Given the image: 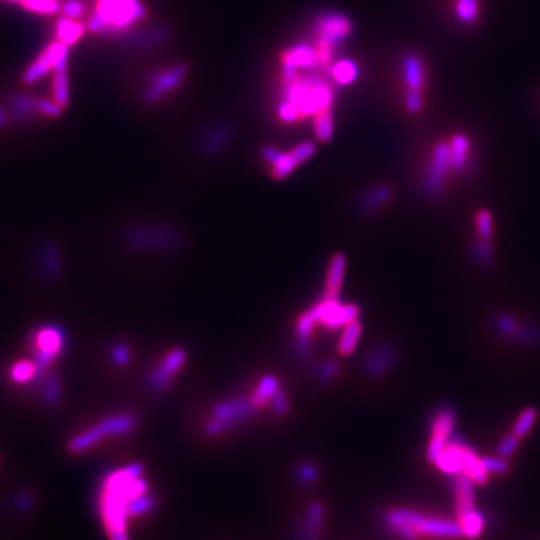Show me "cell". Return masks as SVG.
Listing matches in <instances>:
<instances>
[{
    "instance_id": "1",
    "label": "cell",
    "mask_w": 540,
    "mask_h": 540,
    "mask_svg": "<svg viewBox=\"0 0 540 540\" xmlns=\"http://www.w3.org/2000/svg\"><path fill=\"white\" fill-rule=\"evenodd\" d=\"M149 493L141 464H130L113 470L101 482L98 512L108 540H130V504L134 498Z\"/></svg>"
},
{
    "instance_id": "2",
    "label": "cell",
    "mask_w": 540,
    "mask_h": 540,
    "mask_svg": "<svg viewBox=\"0 0 540 540\" xmlns=\"http://www.w3.org/2000/svg\"><path fill=\"white\" fill-rule=\"evenodd\" d=\"M146 17L147 9L141 0H96L86 27L96 35H126Z\"/></svg>"
},
{
    "instance_id": "3",
    "label": "cell",
    "mask_w": 540,
    "mask_h": 540,
    "mask_svg": "<svg viewBox=\"0 0 540 540\" xmlns=\"http://www.w3.org/2000/svg\"><path fill=\"white\" fill-rule=\"evenodd\" d=\"M281 98L296 105L302 121H305L324 110H330L335 102V87L321 74L302 72L293 82L282 83Z\"/></svg>"
},
{
    "instance_id": "4",
    "label": "cell",
    "mask_w": 540,
    "mask_h": 540,
    "mask_svg": "<svg viewBox=\"0 0 540 540\" xmlns=\"http://www.w3.org/2000/svg\"><path fill=\"white\" fill-rule=\"evenodd\" d=\"M385 523L389 532L401 540H417L420 536L440 539H458L464 536L459 523L426 516L411 509L389 510Z\"/></svg>"
},
{
    "instance_id": "5",
    "label": "cell",
    "mask_w": 540,
    "mask_h": 540,
    "mask_svg": "<svg viewBox=\"0 0 540 540\" xmlns=\"http://www.w3.org/2000/svg\"><path fill=\"white\" fill-rule=\"evenodd\" d=\"M314 35H316V50L318 56V70L329 71L335 62V50L339 44L347 41L353 33L351 18L342 13H323L314 20Z\"/></svg>"
},
{
    "instance_id": "6",
    "label": "cell",
    "mask_w": 540,
    "mask_h": 540,
    "mask_svg": "<svg viewBox=\"0 0 540 540\" xmlns=\"http://www.w3.org/2000/svg\"><path fill=\"white\" fill-rule=\"evenodd\" d=\"M128 248L139 252H169L180 248L183 234L165 225H137L122 234Z\"/></svg>"
},
{
    "instance_id": "7",
    "label": "cell",
    "mask_w": 540,
    "mask_h": 540,
    "mask_svg": "<svg viewBox=\"0 0 540 540\" xmlns=\"http://www.w3.org/2000/svg\"><path fill=\"white\" fill-rule=\"evenodd\" d=\"M137 426V419L130 413L113 415L98 422L96 425L91 426L80 434L72 437L68 443V449L72 454H83L89 449L95 447L102 440L110 437H123L131 434Z\"/></svg>"
},
{
    "instance_id": "8",
    "label": "cell",
    "mask_w": 540,
    "mask_h": 540,
    "mask_svg": "<svg viewBox=\"0 0 540 540\" xmlns=\"http://www.w3.org/2000/svg\"><path fill=\"white\" fill-rule=\"evenodd\" d=\"M259 408L254 406L251 398H230L212 408V416L206 422L204 434L208 437L221 435L242 422L249 419Z\"/></svg>"
},
{
    "instance_id": "9",
    "label": "cell",
    "mask_w": 540,
    "mask_h": 540,
    "mask_svg": "<svg viewBox=\"0 0 540 540\" xmlns=\"http://www.w3.org/2000/svg\"><path fill=\"white\" fill-rule=\"evenodd\" d=\"M318 70V56L316 45L309 43H296L288 47L281 56L282 83L293 82L302 72Z\"/></svg>"
},
{
    "instance_id": "10",
    "label": "cell",
    "mask_w": 540,
    "mask_h": 540,
    "mask_svg": "<svg viewBox=\"0 0 540 540\" xmlns=\"http://www.w3.org/2000/svg\"><path fill=\"white\" fill-rule=\"evenodd\" d=\"M455 425L456 415L454 408L441 407L435 411L431 420V438L426 447V459L429 464H435L441 452L447 447L449 441L454 437Z\"/></svg>"
},
{
    "instance_id": "11",
    "label": "cell",
    "mask_w": 540,
    "mask_h": 540,
    "mask_svg": "<svg viewBox=\"0 0 540 540\" xmlns=\"http://www.w3.org/2000/svg\"><path fill=\"white\" fill-rule=\"evenodd\" d=\"M186 74H188V68L185 65H173L162 71L155 72L144 91V101L147 104L160 102L164 98H167V95L179 89L186 78Z\"/></svg>"
},
{
    "instance_id": "12",
    "label": "cell",
    "mask_w": 540,
    "mask_h": 540,
    "mask_svg": "<svg viewBox=\"0 0 540 540\" xmlns=\"http://www.w3.org/2000/svg\"><path fill=\"white\" fill-rule=\"evenodd\" d=\"M399 360V350L392 342H378L367 353L363 372L372 380L383 378L395 368Z\"/></svg>"
},
{
    "instance_id": "13",
    "label": "cell",
    "mask_w": 540,
    "mask_h": 540,
    "mask_svg": "<svg viewBox=\"0 0 540 540\" xmlns=\"http://www.w3.org/2000/svg\"><path fill=\"white\" fill-rule=\"evenodd\" d=\"M186 359L188 356H186L183 348H173L170 353H167L165 357L158 363V367L153 368L149 377H147V385L155 394H161L170 386L173 378L183 368Z\"/></svg>"
},
{
    "instance_id": "14",
    "label": "cell",
    "mask_w": 540,
    "mask_h": 540,
    "mask_svg": "<svg viewBox=\"0 0 540 540\" xmlns=\"http://www.w3.org/2000/svg\"><path fill=\"white\" fill-rule=\"evenodd\" d=\"M450 170V147L447 143H438L432 152V158L424 176V190L431 197H435L445 186L446 174Z\"/></svg>"
},
{
    "instance_id": "15",
    "label": "cell",
    "mask_w": 540,
    "mask_h": 540,
    "mask_svg": "<svg viewBox=\"0 0 540 540\" xmlns=\"http://www.w3.org/2000/svg\"><path fill=\"white\" fill-rule=\"evenodd\" d=\"M261 158L270 165V173L275 180L287 179L299 167L290 151L284 152L275 146H264L261 149Z\"/></svg>"
},
{
    "instance_id": "16",
    "label": "cell",
    "mask_w": 540,
    "mask_h": 540,
    "mask_svg": "<svg viewBox=\"0 0 540 540\" xmlns=\"http://www.w3.org/2000/svg\"><path fill=\"white\" fill-rule=\"evenodd\" d=\"M66 344V335L65 330L57 326V324H52V326H45L39 329L35 335V353H43L53 357L54 360L62 355Z\"/></svg>"
},
{
    "instance_id": "17",
    "label": "cell",
    "mask_w": 540,
    "mask_h": 540,
    "mask_svg": "<svg viewBox=\"0 0 540 540\" xmlns=\"http://www.w3.org/2000/svg\"><path fill=\"white\" fill-rule=\"evenodd\" d=\"M231 132V126L227 122H218L208 128L200 141L201 153L209 158L221 153L230 143Z\"/></svg>"
},
{
    "instance_id": "18",
    "label": "cell",
    "mask_w": 540,
    "mask_h": 540,
    "mask_svg": "<svg viewBox=\"0 0 540 540\" xmlns=\"http://www.w3.org/2000/svg\"><path fill=\"white\" fill-rule=\"evenodd\" d=\"M316 318L312 317L309 309L303 312L296 324V339H294V351L299 359L305 360L312 353V333L317 326Z\"/></svg>"
},
{
    "instance_id": "19",
    "label": "cell",
    "mask_w": 540,
    "mask_h": 540,
    "mask_svg": "<svg viewBox=\"0 0 540 540\" xmlns=\"http://www.w3.org/2000/svg\"><path fill=\"white\" fill-rule=\"evenodd\" d=\"M394 199V190L387 185H376L369 188L359 200L360 212L367 216L378 213Z\"/></svg>"
},
{
    "instance_id": "20",
    "label": "cell",
    "mask_w": 540,
    "mask_h": 540,
    "mask_svg": "<svg viewBox=\"0 0 540 540\" xmlns=\"http://www.w3.org/2000/svg\"><path fill=\"white\" fill-rule=\"evenodd\" d=\"M465 443L463 440L452 437L447 447L441 452L435 465L445 475H458L463 471V449Z\"/></svg>"
},
{
    "instance_id": "21",
    "label": "cell",
    "mask_w": 540,
    "mask_h": 540,
    "mask_svg": "<svg viewBox=\"0 0 540 540\" xmlns=\"http://www.w3.org/2000/svg\"><path fill=\"white\" fill-rule=\"evenodd\" d=\"M455 495H456V514L458 518L464 516L476 510L475 502V482L463 471L455 475Z\"/></svg>"
},
{
    "instance_id": "22",
    "label": "cell",
    "mask_w": 540,
    "mask_h": 540,
    "mask_svg": "<svg viewBox=\"0 0 540 540\" xmlns=\"http://www.w3.org/2000/svg\"><path fill=\"white\" fill-rule=\"evenodd\" d=\"M324 516H326L324 504L321 502H312L307 509L305 519H303L300 540H318V536L323 532Z\"/></svg>"
},
{
    "instance_id": "23",
    "label": "cell",
    "mask_w": 540,
    "mask_h": 540,
    "mask_svg": "<svg viewBox=\"0 0 540 540\" xmlns=\"http://www.w3.org/2000/svg\"><path fill=\"white\" fill-rule=\"evenodd\" d=\"M86 31H87L86 24H83L82 22H78V20L62 17V18L57 20L56 27H54V35H56L57 41H61L62 44L71 48L82 41V38L84 36Z\"/></svg>"
},
{
    "instance_id": "24",
    "label": "cell",
    "mask_w": 540,
    "mask_h": 540,
    "mask_svg": "<svg viewBox=\"0 0 540 540\" xmlns=\"http://www.w3.org/2000/svg\"><path fill=\"white\" fill-rule=\"evenodd\" d=\"M347 270V257L342 252L333 254L330 259L327 275H326V293L327 296H339V291L342 288L344 278H346Z\"/></svg>"
},
{
    "instance_id": "25",
    "label": "cell",
    "mask_w": 540,
    "mask_h": 540,
    "mask_svg": "<svg viewBox=\"0 0 540 540\" xmlns=\"http://www.w3.org/2000/svg\"><path fill=\"white\" fill-rule=\"evenodd\" d=\"M170 31L165 26H156V27H149V29H143V31L139 32H130L126 33V43L130 44L134 48H147V47H155L161 43H164L167 38H169Z\"/></svg>"
},
{
    "instance_id": "26",
    "label": "cell",
    "mask_w": 540,
    "mask_h": 540,
    "mask_svg": "<svg viewBox=\"0 0 540 540\" xmlns=\"http://www.w3.org/2000/svg\"><path fill=\"white\" fill-rule=\"evenodd\" d=\"M463 473L473 480L476 485H486L489 480V475L482 464V458L468 445L463 449Z\"/></svg>"
},
{
    "instance_id": "27",
    "label": "cell",
    "mask_w": 540,
    "mask_h": 540,
    "mask_svg": "<svg viewBox=\"0 0 540 540\" xmlns=\"http://www.w3.org/2000/svg\"><path fill=\"white\" fill-rule=\"evenodd\" d=\"M402 77L408 91H420L425 82L424 63L416 54H408L402 61Z\"/></svg>"
},
{
    "instance_id": "28",
    "label": "cell",
    "mask_w": 540,
    "mask_h": 540,
    "mask_svg": "<svg viewBox=\"0 0 540 540\" xmlns=\"http://www.w3.org/2000/svg\"><path fill=\"white\" fill-rule=\"evenodd\" d=\"M359 316H360V308L356 305V303H348V305H342V303H339V305L329 314L326 320H324L321 324L327 330H337L347 326V324L353 321L359 320Z\"/></svg>"
},
{
    "instance_id": "29",
    "label": "cell",
    "mask_w": 540,
    "mask_h": 540,
    "mask_svg": "<svg viewBox=\"0 0 540 540\" xmlns=\"http://www.w3.org/2000/svg\"><path fill=\"white\" fill-rule=\"evenodd\" d=\"M332 77V82L338 86H350L359 78V65L351 59H339L335 61L327 71Z\"/></svg>"
},
{
    "instance_id": "30",
    "label": "cell",
    "mask_w": 540,
    "mask_h": 540,
    "mask_svg": "<svg viewBox=\"0 0 540 540\" xmlns=\"http://www.w3.org/2000/svg\"><path fill=\"white\" fill-rule=\"evenodd\" d=\"M450 170L461 173L465 170L470 156V140L464 134H458L450 143Z\"/></svg>"
},
{
    "instance_id": "31",
    "label": "cell",
    "mask_w": 540,
    "mask_h": 540,
    "mask_svg": "<svg viewBox=\"0 0 540 540\" xmlns=\"http://www.w3.org/2000/svg\"><path fill=\"white\" fill-rule=\"evenodd\" d=\"M362 323L359 320L353 321L342 327L341 337L338 339V353L341 356H351L356 351L359 341L362 338Z\"/></svg>"
},
{
    "instance_id": "32",
    "label": "cell",
    "mask_w": 540,
    "mask_h": 540,
    "mask_svg": "<svg viewBox=\"0 0 540 540\" xmlns=\"http://www.w3.org/2000/svg\"><path fill=\"white\" fill-rule=\"evenodd\" d=\"M281 389L279 380L278 377H275L272 374L264 376L260 381L257 387H255L254 394L251 395V399L254 402V406L257 408H261L263 406H266L270 402V399L275 396V394Z\"/></svg>"
},
{
    "instance_id": "33",
    "label": "cell",
    "mask_w": 540,
    "mask_h": 540,
    "mask_svg": "<svg viewBox=\"0 0 540 540\" xmlns=\"http://www.w3.org/2000/svg\"><path fill=\"white\" fill-rule=\"evenodd\" d=\"M312 130L320 143H329L333 139V135H335V117H333L332 108L312 117Z\"/></svg>"
},
{
    "instance_id": "34",
    "label": "cell",
    "mask_w": 540,
    "mask_h": 540,
    "mask_svg": "<svg viewBox=\"0 0 540 540\" xmlns=\"http://www.w3.org/2000/svg\"><path fill=\"white\" fill-rule=\"evenodd\" d=\"M53 100L63 108L68 107L71 100L70 77H68V66H61L53 70Z\"/></svg>"
},
{
    "instance_id": "35",
    "label": "cell",
    "mask_w": 540,
    "mask_h": 540,
    "mask_svg": "<svg viewBox=\"0 0 540 540\" xmlns=\"http://www.w3.org/2000/svg\"><path fill=\"white\" fill-rule=\"evenodd\" d=\"M50 72H53V62H52L50 53H48L45 47V50L39 54L36 61L24 71L23 82L26 84H33L39 80H43V78L47 77Z\"/></svg>"
},
{
    "instance_id": "36",
    "label": "cell",
    "mask_w": 540,
    "mask_h": 540,
    "mask_svg": "<svg viewBox=\"0 0 540 540\" xmlns=\"http://www.w3.org/2000/svg\"><path fill=\"white\" fill-rule=\"evenodd\" d=\"M41 266L47 278H57L62 270L61 251L53 243H48L41 251Z\"/></svg>"
},
{
    "instance_id": "37",
    "label": "cell",
    "mask_w": 540,
    "mask_h": 540,
    "mask_svg": "<svg viewBox=\"0 0 540 540\" xmlns=\"http://www.w3.org/2000/svg\"><path fill=\"white\" fill-rule=\"evenodd\" d=\"M38 100L27 95H17L11 100V111L13 117L18 122H27L33 119V116L38 113L36 108Z\"/></svg>"
},
{
    "instance_id": "38",
    "label": "cell",
    "mask_w": 540,
    "mask_h": 540,
    "mask_svg": "<svg viewBox=\"0 0 540 540\" xmlns=\"http://www.w3.org/2000/svg\"><path fill=\"white\" fill-rule=\"evenodd\" d=\"M458 523L461 528H463L464 537H468L470 540L479 539L484 532V516L482 514H479L477 510H473V512L458 518Z\"/></svg>"
},
{
    "instance_id": "39",
    "label": "cell",
    "mask_w": 540,
    "mask_h": 540,
    "mask_svg": "<svg viewBox=\"0 0 540 540\" xmlns=\"http://www.w3.org/2000/svg\"><path fill=\"white\" fill-rule=\"evenodd\" d=\"M493 326L500 337L512 341L516 330L519 329V326H521V323H519L518 318H515L512 314L502 312V314H497V316H494Z\"/></svg>"
},
{
    "instance_id": "40",
    "label": "cell",
    "mask_w": 540,
    "mask_h": 540,
    "mask_svg": "<svg viewBox=\"0 0 540 540\" xmlns=\"http://www.w3.org/2000/svg\"><path fill=\"white\" fill-rule=\"evenodd\" d=\"M11 378L18 385H26L29 381H36L39 372L35 360H20L11 368Z\"/></svg>"
},
{
    "instance_id": "41",
    "label": "cell",
    "mask_w": 540,
    "mask_h": 540,
    "mask_svg": "<svg viewBox=\"0 0 540 540\" xmlns=\"http://www.w3.org/2000/svg\"><path fill=\"white\" fill-rule=\"evenodd\" d=\"M537 419H539V413L534 407L524 408L521 413H519V416L516 417L512 432H515V434L521 438L527 437L530 432H532V429L534 428Z\"/></svg>"
},
{
    "instance_id": "42",
    "label": "cell",
    "mask_w": 540,
    "mask_h": 540,
    "mask_svg": "<svg viewBox=\"0 0 540 540\" xmlns=\"http://www.w3.org/2000/svg\"><path fill=\"white\" fill-rule=\"evenodd\" d=\"M20 3L26 11L41 15H54L62 11L61 0H20Z\"/></svg>"
},
{
    "instance_id": "43",
    "label": "cell",
    "mask_w": 540,
    "mask_h": 540,
    "mask_svg": "<svg viewBox=\"0 0 540 540\" xmlns=\"http://www.w3.org/2000/svg\"><path fill=\"white\" fill-rule=\"evenodd\" d=\"M512 342L519 347H532L540 342V327L533 324H521L512 338Z\"/></svg>"
},
{
    "instance_id": "44",
    "label": "cell",
    "mask_w": 540,
    "mask_h": 540,
    "mask_svg": "<svg viewBox=\"0 0 540 540\" xmlns=\"http://www.w3.org/2000/svg\"><path fill=\"white\" fill-rule=\"evenodd\" d=\"M473 257L477 264L484 268L491 266L494 263V248L491 240L486 239H477L473 243Z\"/></svg>"
},
{
    "instance_id": "45",
    "label": "cell",
    "mask_w": 540,
    "mask_h": 540,
    "mask_svg": "<svg viewBox=\"0 0 540 540\" xmlns=\"http://www.w3.org/2000/svg\"><path fill=\"white\" fill-rule=\"evenodd\" d=\"M476 231L480 239L491 240L494 236V216L489 210L482 209L476 213Z\"/></svg>"
},
{
    "instance_id": "46",
    "label": "cell",
    "mask_w": 540,
    "mask_h": 540,
    "mask_svg": "<svg viewBox=\"0 0 540 540\" xmlns=\"http://www.w3.org/2000/svg\"><path fill=\"white\" fill-rule=\"evenodd\" d=\"M277 114H278V119L286 125H293V123H298L302 121L299 108L294 105L291 101L286 100V98H281L279 100L278 107H277Z\"/></svg>"
},
{
    "instance_id": "47",
    "label": "cell",
    "mask_w": 540,
    "mask_h": 540,
    "mask_svg": "<svg viewBox=\"0 0 540 540\" xmlns=\"http://www.w3.org/2000/svg\"><path fill=\"white\" fill-rule=\"evenodd\" d=\"M44 401L52 407H56L59 402H61V378H59L54 372H52V374L47 376L45 378Z\"/></svg>"
},
{
    "instance_id": "48",
    "label": "cell",
    "mask_w": 540,
    "mask_h": 540,
    "mask_svg": "<svg viewBox=\"0 0 540 540\" xmlns=\"http://www.w3.org/2000/svg\"><path fill=\"white\" fill-rule=\"evenodd\" d=\"M456 15L465 24H473L479 17L477 0H458Z\"/></svg>"
},
{
    "instance_id": "49",
    "label": "cell",
    "mask_w": 540,
    "mask_h": 540,
    "mask_svg": "<svg viewBox=\"0 0 540 540\" xmlns=\"http://www.w3.org/2000/svg\"><path fill=\"white\" fill-rule=\"evenodd\" d=\"M131 356H132L131 347L128 346L126 342L119 341V342L113 344L111 348H110V359H111V363H113L114 367H117V368H123V367H126L128 363L131 362Z\"/></svg>"
},
{
    "instance_id": "50",
    "label": "cell",
    "mask_w": 540,
    "mask_h": 540,
    "mask_svg": "<svg viewBox=\"0 0 540 540\" xmlns=\"http://www.w3.org/2000/svg\"><path fill=\"white\" fill-rule=\"evenodd\" d=\"M338 372H339L338 362L327 359V360H323L321 363H318V367L316 369V376H317L318 381L329 383V381L337 378Z\"/></svg>"
},
{
    "instance_id": "51",
    "label": "cell",
    "mask_w": 540,
    "mask_h": 540,
    "mask_svg": "<svg viewBox=\"0 0 540 540\" xmlns=\"http://www.w3.org/2000/svg\"><path fill=\"white\" fill-rule=\"evenodd\" d=\"M521 440L523 438L518 437L515 432H510V434H507L502 441H500V445L497 447V455L504 458V459L510 458L518 450Z\"/></svg>"
},
{
    "instance_id": "52",
    "label": "cell",
    "mask_w": 540,
    "mask_h": 540,
    "mask_svg": "<svg viewBox=\"0 0 540 540\" xmlns=\"http://www.w3.org/2000/svg\"><path fill=\"white\" fill-rule=\"evenodd\" d=\"M484 468L486 470L488 475H504L509 471V463L507 459L502 456H484L482 458Z\"/></svg>"
},
{
    "instance_id": "53",
    "label": "cell",
    "mask_w": 540,
    "mask_h": 540,
    "mask_svg": "<svg viewBox=\"0 0 540 540\" xmlns=\"http://www.w3.org/2000/svg\"><path fill=\"white\" fill-rule=\"evenodd\" d=\"M270 407H272V411L273 415H277L279 417L282 416H287L288 411H290V401H288V396L286 392L282 390V387L275 394V396L270 399Z\"/></svg>"
},
{
    "instance_id": "54",
    "label": "cell",
    "mask_w": 540,
    "mask_h": 540,
    "mask_svg": "<svg viewBox=\"0 0 540 540\" xmlns=\"http://www.w3.org/2000/svg\"><path fill=\"white\" fill-rule=\"evenodd\" d=\"M36 498L32 493L29 491H22V493L17 494L14 498V507L17 509L18 514H29L31 510L35 507Z\"/></svg>"
},
{
    "instance_id": "55",
    "label": "cell",
    "mask_w": 540,
    "mask_h": 540,
    "mask_svg": "<svg viewBox=\"0 0 540 540\" xmlns=\"http://www.w3.org/2000/svg\"><path fill=\"white\" fill-rule=\"evenodd\" d=\"M36 108H38V113L39 114H43L45 117H50V119H57V117L62 116V111H63V107L59 105L54 100L53 101H50V100H38Z\"/></svg>"
},
{
    "instance_id": "56",
    "label": "cell",
    "mask_w": 540,
    "mask_h": 540,
    "mask_svg": "<svg viewBox=\"0 0 540 540\" xmlns=\"http://www.w3.org/2000/svg\"><path fill=\"white\" fill-rule=\"evenodd\" d=\"M61 13L63 17L78 20L80 17H83L86 13V3L83 2V0H66L65 3H62Z\"/></svg>"
},
{
    "instance_id": "57",
    "label": "cell",
    "mask_w": 540,
    "mask_h": 540,
    "mask_svg": "<svg viewBox=\"0 0 540 540\" xmlns=\"http://www.w3.org/2000/svg\"><path fill=\"white\" fill-rule=\"evenodd\" d=\"M298 477L303 485H312L318 479V468L312 463H302L298 468Z\"/></svg>"
},
{
    "instance_id": "58",
    "label": "cell",
    "mask_w": 540,
    "mask_h": 540,
    "mask_svg": "<svg viewBox=\"0 0 540 540\" xmlns=\"http://www.w3.org/2000/svg\"><path fill=\"white\" fill-rule=\"evenodd\" d=\"M406 107L410 113H419L424 107V100H422L420 91H408L406 96Z\"/></svg>"
},
{
    "instance_id": "59",
    "label": "cell",
    "mask_w": 540,
    "mask_h": 540,
    "mask_svg": "<svg viewBox=\"0 0 540 540\" xmlns=\"http://www.w3.org/2000/svg\"><path fill=\"white\" fill-rule=\"evenodd\" d=\"M8 113L3 110V108H0V128H5L8 125Z\"/></svg>"
},
{
    "instance_id": "60",
    "label": "cell",
    "mask_w": 540,
    "mask_h": 540,
    "mask_svg": "<svg viewBox=\"0 0 540 540\" xmlns=\"http://www.w3.org/2000/svg\"><path fill=\"white\" fill-rule=\"evenodd\" d=\"M6 2H20V0H6Z\"/></svg>"
}]
</instances>
